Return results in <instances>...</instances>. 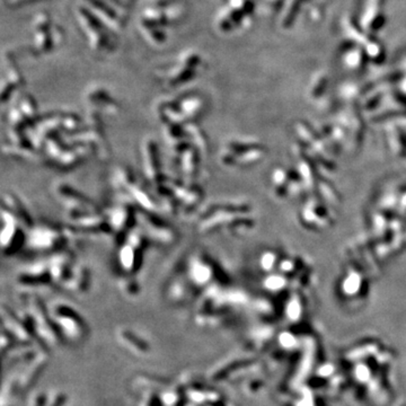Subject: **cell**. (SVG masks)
Returning <instances> with one entry per match:
<instances>
[{
    "instance_id": "7",
    "label": "cell",
    "mask_w": 406,
    "mask_h": 406,
    "mask_svg": "<svg viewBox=\"0 0 406 406\" xmlns=\"http://www.w3.org/2000/svg\"><path fill=\"white\" fill-rule=\"evenodd\" d=\"M56 316L59 317V324H61V326L64 327L65 332L67 333L66 335H67L68 338H79L81 335H83L84 331H81L79 329H77L76 326L71 325V323L83 324V319L78 317V315L72 309H70L67 306H60L56 311Z\"/></svg>"
},
{
    "instance_id": "3",
    "label": "cell",
    "mask_w": 406,
    "mask_h": 406,
    "mask_svg": "<svg viewBox=\"0 0 406 406\" xmlns=\"http://www.w3.org/2000/svg\"><path fill=\"white\" fill-rule=\"evenodd\" d=\"M27 52L34 58L49 54L57 50L64 42V30L49 13H37L30 26Z\"/></svg>"
},
{
    "instance_id": "8",
    "label": "cell",
    "mask_w": 406,
    "mask_h": 406,
    "mask_svg": "<svg viewBox=\"0 0 406 406\" xmlns=\"http://www.w3.org/2000/svg\"><path fill=\"white\" fill-rule=\"evenodd\" d=\"M43 1V0H5L7 7L9 8H21V7L32 5V3Z\"/></svg>"
},
{
    "instance_id": "5",
    "label": "cell",
    "mask_w": 406,
    "mask_h": 406,
    "mask_svg": "<svg viewBox=\"0 0 406 406\" xmlns=\"http://www.w3.org/2000/svg\"><path fill=\"white\" fill-rule=\"evenodd\" d=\"M80 3L106 22L116 32L124 30L130 7L124 0H79Z\"/></svg>"
},
{
    "instance_id": "2",
    "label": "cell",
    "mask_w": 406,
    "mask_h": 406,
    "mask_svg": "<svg viewBox=\"0 0 406 406\" xmlns=\"http://www.w3.org/2000/svg\"><path fill=\"white\" fill-rule=\"evenodd\" d=\"M76 22L87 41L89 48L99 56H108L119 48V32L93 13L83 3L73 8Z\"/></svg>"
},
{
    "instance_id": "6",
    "label": "cell",
    "mask_w": 406,
    "mask_h": 406,
    "mask_svg": "<svg viewBox=\"0 0 406 406\" xmlns=\"http://www.w3.org/2000/svg\"><path fill=\"white\" fill-rule=\"evenodd\" d=\"M19 68L15 60V56L11 51L3 53L2 58V100L5 101L6 95L10 94L22 85V76L19 73Z\"/></svg>"
},
{
    "instance_id": "1",
    "label": "cell",
    "mask_w": 406,
    "mask_h": 406,
    "mask_svg": "<svg viewBox=\"0 0 406 406\" xmlns=\"http://www.w3.org/2000/svg\"><path fill=\"white\" fill-rule=\"evenodd\" d=\"M186 0H148L138 16V31L151 46H164L170 34L186 19Z\"/></svg>"
},
{
    "instance_id": "4",
    "label": "cell",
    "mask_w": 406,
    "mask_h": 406,
    "mask_svg": "<svg viewBox=\"0 0 406 406\" xmlns=\"http://www.w3.org/2000/svg\"><path fill=\"white\" fill-rule=\"evenodd\" d=\"M204 68L205 61L200 51L186 49L157 73L166 86L176 87L200 76Z\"/></svg>"
}]
</instances>
